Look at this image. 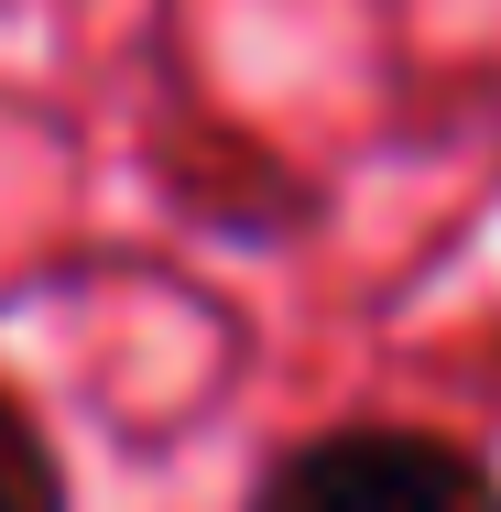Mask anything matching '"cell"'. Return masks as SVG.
Listing matches in <instances>:
<instances>
[{"mask_svg":"<svg viewBox=\"0 0 501 512\" xmlns=\"http://www.w3.org/2000/svg\"><path fill=\"white\" fill-rule=\"evenodd\" d=\"M0 512H77V480H66V447L55 425L0 382Z\"/></svg>","mask_w":501,"mask_h":512,"instance_id":"2","label":"cell"},{"mask_svg":"<svg viewBox=\"0 0 501 512\" xmlns=\"http://www.w3.org/2000/svg\"><path fill=\"white\" fill-rule=\"evenodd\" d=\"M240 512H501V469L447 425L349 414V425L273 447L251 469Z\"/></svg>","mask_w":501,"mask_h":512,"instance_id":"1","label":"cell"}]
</instances>
